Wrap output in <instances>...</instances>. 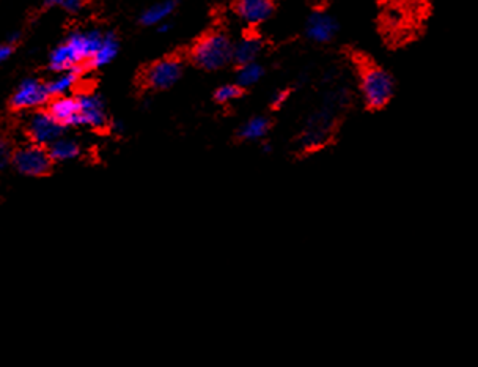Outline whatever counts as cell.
<instances>
[{
  "label": "cell",
  "instance_id": "6da1fadb",
  "mask_svg": "<svg viewBox=\"0 0 478 367\" xmlns=\"http://www.w3.org/2000/svg\"><path fill=\"white\" fill-rule=\"evenodd\" d=\"M98 31L72 32L62 45H58L49 55V68L55 73L79 70L90 63L102 41Z\"/></svg>",
  "mask_w": 478,
  "mask_h": 367
},
{
  "label": "cell",
  "instance_id": "7a4b0ae2",
  "mask_svg": "<svg viewBox=\"0 0 478 367\" xmlns=\"http://www.w3.org/2000/svg\"><path fill=\"white\" fill-rule=\"evenodd\" d=\"M359 89L365 106L373 111L386 107L395 93V80L391 73L378 65H364L360 70Z\"/></svg>",
  "mask_w": 478,
  "mask_h": 367
},
{
  "label": "cell",
  "instance_id": "3957f363",
  "mask_svg": "<svg viewBox=\"0 0 478 367\" xmlns=\"http://www.w3.org/2000/svg\"><path fill=\"white\" fill-rule=\"evenodd\" d=\"M233 43L224 32H211L197 41L192 49V62L198 68L214 71L233 60Z\"/></svg>",
  "mask_w": 478,
  "mask_h": 367
},
{
  "label": "cell",
  "instance_id": "277c9868",
  "mask_svg": "<svg viewBox=\"0 0 478 367\" xmlns=\"http://www.w3.org/2000/svg\"><path fill=\"white\" fill-rule=\"evenodd\" d=\"M53 163L54 161L46 147L32 142L31 145L19 147L14 150L11 167L24 177H43L49 174Z\"/></svg>",
  "mask_w": 478,
  "mask_h": 367
},
{
  "label": "cell",
  "instance_id": "5b68a950",
  "mask_svg": "<svg viewBox=\"0 0 478 367\" xmlns=\"http://www.w3.org/2000/svg\"><path fill=\"white\" fill-rule=\"evenodd\" d=\"M65 129L66 128H63L48 111L32 114L26 124V133L31 142L46 147V149L65 134Z\"/></svg>",
  "mask_w": 478,
  "mask_h": 367
},
{
  "label": "cell",
  "instance_id": "8992f818",
  "mask_svg": "<svg viewBox=\"0 0 478 367\" xmlns=\"http://www.w3.org/2000/svg\"><path fill=\"white\" fill-rule=\"evenodd\" d=\"M48 84L38 79H26L18 85L10 100V106L14 111H31V109L41 107L50 101Z\"/></svg>",
  "mask_w": 478,
  "mask_h": 367
},
{
  "label": "cell",
  "instance_id": "52a82bcc",
  "mask_svg": "<svg viewBox=\"0 0 478 367\" xmlns=\"http://www.w3.org/2000/svg\"><path fill=\"white\" fill-rule=\"evenodd\" d=\"M183 75V65L178 58H163L153 63L145 75V83L151 89L165 90L178 83Z\"/></svg>",
  "mask_w": 478,
  "mask_h": 367
},
{
  "label": "cell",
  "instance_id": "ba28073f",
  "mask_svg": "<svg viewBox=\"0 0 478 367\" xmlns=\"http://www.w3.org/2000/svg\"><path fill=\"white\" fill-rule=\"evenodd\" d=\"M79 124L80 127L101 129L107 124V114L104 102L98 95H79Z\"/></svg>",
  "mask_w": 478,
  "mask_h": 367
},
{
  "label": "cell",
  "instance_id": "9c48e42d",
  "mask_svg": "<svg viewBox=\"0 0 478 367\" xmlns=\"http://www.w3.org/2000/svg\"><path fill=\"white\" fill-rule=\"evenodd\" d=\"M48 112L62 124L63 128H75L79 124V98L71 95L50 98L48 102Z\"/></svg>",
  "mask_w": 478,
  "mask_h": 367
},
{
  "label": "cell",
  "instance_id": "30bf717a",
  "mask_svg": "<svg viewBox=\"0 0 478 367\" xmlns=\"http://www.w3.org/2000/svg\"><path fill=\"white\" fill-rule=\"evenodd\" d=\"M238 18L249 26L261 24L274 13V0H237L234 5Z\"/></svg>",
  "mask_w": 478,
  "mask_h": 367
},
{
  "label": "cell",
  "instance_id": "8fae6325",
  "mask_svg": "<svg viewBox=\"0 0 478 367\" xmlns=\"http://www.w3.org/2000/svg\"><path fill=\"white\" fill-rule=\"evenodd\" d=\"M338 31L337 21L325 11H315L305 23V35L315 43H329Z\"/></svg>",
  "mask_w": 478,
  "mask_h": 367
},
{
  "label": "cell",
  "instance_id": "7c38bea8",
  "mask_svg": "<svg viewBox=\"0 0 478 367\" xmlns=\"http://www.w3.org/2000/svg\"><path fill=\"white\" fill-rule=\"evenodd\" d=\"M48 150L54 163H70V161L77 159L80 155L79 142L75 141V139L65 137V134L50 144Z\"/></svg>",
  "mask_w": 478,
  "mask_h": 367
},
{
  "label": "cell",
  "instance_id": "4fadbf2b",
  "mask_svg": "<svg viewBox=\"0 0 478 367\" xmlns=\"http://www.w3.org/2000/svg\"><path fill=\"white\" fill-rule=\"evenodd\" d=\"M116 54H119V40H116V36L114 33H104L97 54L93 55L90 63H88V67L92 68L106 67V65L114 60Z\"/></svg>",
  "mask_w": 478,
  "mask_h": 367
},
{
  "label": "cell",
  "instance_id": "5bb4252c",
  "mask_svg": "<svg viewBox=\"0 0 478 367\" xmlns=\"http://www.w3.org/2000/svg\"><path fill=\"white\" fill-rule=\"evenodd\" d=\"M175 6H176L175 0H164V2L154 4L141 14V23L146 27L164 24L167 23V19L170 18Z\"/></svg>",
  "mask_w": 478,
  "mask_h": 367
},
{
  "label": "cell",
  "instance_id": "9a60e30c",
  "mask_svg": "<svg viewBox=\"0 0 478 367\" xmlns=\"http://www.w3.org/2000/svg\"><path fill=\"white\" fill-rule=\"evenodd\" d=\"M261 50V41L256 36H246L233 46V62L238 65H246L255 62Z\"/></svg>",
  "mask_w": 478,
  "mask_h": 367
},
{
  "label": "cell",
  "instance_id": "2e32d148",
  "mask_svg": "<svg viewBox=\"0 0 478 367\" xmlns=\"http://www.w3.org/2000/svg\"><path fill=\"white\" fill-rule=\"evenodd\" d=\"M79 70H71V71H62L57 73V76L54 79H50L48 84V89L50 97H62V95H68L72 89H75L77 80H79Z\"/></svg>",
  "mask_w": 478,
  "mask_h": 367
},
{
  "label": "cell",
  "instance_id": "e0dca14e",
  "mask_svg": "<svg viewBox=\"0 0 478 367\" xmlns=\"http://www.w3.org/2000/svg\"><path fill=\"white\" fill-rule=\"evenodd\" d=\"M269 131V120L264 119V117H254L249 122L242 124V128L239 131V136L244 139V141H260L264 136L268 134Z\"/></svg>",
  "mask_w": 478,
  "mask_h": 367
},
{
  "label": "cell",
  "instance_id": "ac0fdd59",
  "mask_svg": "<svg viewBox=\"0 0 478 367\" xmlns=\"http://www.w3.org/2000/svg\"><path fill=\"white\" fill-rule=\"evenodd\" d=\"M261 76H263V68H261V65H259L256 62L239 65V70L237 73V84L244 89V87H250L259 83Z\"/></svg>",
  "mask_w": 478,
  "mask_h": 367
},
{
  "label": "cell",
  "instance_id": "d6986e66",
  "mask_svg": "<svg viewBox=\"0 0 478 367\" xmlns=\"http://www.w3.org/2000/svg\"><path fill=\"white\" fill-rule=\"evenodd\" d=\"M242 93V87L238 84H225L222 87H219L214 93V98L217 102H222V105H227V102L238 100Z\"/></svg>",
  "mask_w": 478,
  "mask_h": 367
},
{
  "label": "cell",
  "instance_id": "ffe728a7",
  "mask_svg": "<svg viewBox=\"0 0 478 367\" xmlns=\"http://www.w3.org/2000/svg\"><path fill=\"white\" fill-rule=\"evenodd\" d=\"M13 153H14V150L10 149L9 142H2V144H0V166H2V167L11 166Z\"/></svg>",
  "mask_w": 478,
  "mask_h": 367
},
{
  "label": "cell",
  "instance_id": "44dd1931",
  "mask_svg": "<svg viewBox=\"0 0 478 367\" xmlns=\"http://www.w3.org/2000/svg\"><path fill=\"white\" fill-rule=\"evenodd\" d=\"M288 97H290V92L288 90L277 92L274 95V97H272V101H271L272 107H274V109H281L285 105V102H286V100H288Z\"/></svg>",
  "mask_w": 478,
  "mask_h": 367
},
{
  "label": "cell",
  "instance_id": "7402d4cb",
  "mask_svg": "<svg viewBox=\"0 0 478 367\" xmlns=\"http://www.w3.org/2000/svg\"><path fill=\"white\" fill-rule=\"evenodd\" d=\"M84 4H85V0H66L62 9L66 10V11H70V13H77V11L82 10Z\"/></svg>",
  "mask_w": 478,
  "mask_h": 367
},
{
  "label": "cell",
  "instance_id": "603a6c76",
  "mask_svg": "<svg viewBox=\"0 0 478 367\" xmlns=\"http://www.w3.org/2000/svg\"><path fill=\"white\" fill-rule=\"evenodd\" d=\"M13 53H14V45H13V43L5 41L4 45L0 46V60L6 62L13 55Z\"/></svg>",
  "mask_w": 478,
  "mask_h": 367
},
{
  "label": "cell",
  "instance_id": "cb8c5ba5",
  "mask_svg": "<svg viewBox=\"0 0 478 367\" xmlns=\"http://www.w3.org/2000/svg\"><path fill=\"white\" fill-rule=\"evenodd\" d=\"M66 0H46V6H63Z\"/></svg>",
  "mask_w": 478,
  "mask_h": 367
},
{
  "label": "cell",
  "instance_id": "d4e9b609",
  "mask_svg": "<svg viewBox=\"0 0 478 367\" xmlns=\"http://www.w3.org/2000/svg\"><path fill=\"white\" fill-rule=\"evenodd\" d=\"M158 31H159L161 33H165V32L170 31V24H167V23L161 24V26H158Z\"/></svg>",
  "mask_w": 478,
  "mask_h": 367
}]
</instances>
